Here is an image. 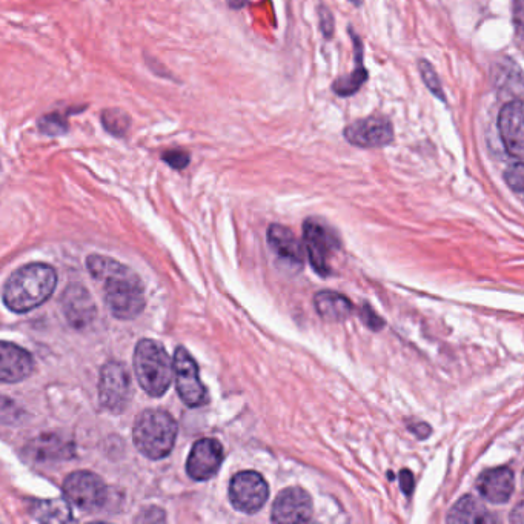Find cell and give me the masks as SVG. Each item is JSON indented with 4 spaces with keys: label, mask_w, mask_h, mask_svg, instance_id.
Returning a JSON list of instances; mask_svg holds the SVG:
<instances>
[{
    "label": "cell",
    "mask_w": 524,
    "mask_h": 524,
    "mask_svg": "<svg viewBox=\"0 0 524 524\" xmlns=\"http://www.w3.org/2000/svg\"><path fill=\"white\" fill-rule=\"evenodd\" d=\"M91 276L102 283L103 299L116 319L133 320L145 309V289L136 272L105 256H90Z\"/></svg>",
    "instance_id": "cell-1"
},
{
    "label": "cell",
    "mask_w": 524,
    "mask_h": 524,
    "mask_svg": "<svg viewBox=\"0 0 524 524\" xmlns=\"http://www.w3.org/2000/svg\"><path fill=\"white\" fill-rule=\"evenodd\" d=\"M57 286V274L47 263H31L11 274L4 286V303L17 314L44 305Z\"/></svg>",
    "instance_id": "cell-2"
},
{
    "label": "cell",
    "mask_w": 524,
    "mask_h": 524,
    "mask_svg": "<svg viewBox=\"0 0 524 524\" xmlns=\"http://www.w3.org/2000/svg\"><path fill=\"white\" fill-rule=\"evenodd\" d=\"M176 420L162 409H146L134 423L133 440L140 454L150 460L168 457L176 445Z\"/></svg>",
    "instance_id": "cell-3"
},
{
    "label": "cell",
    "mask_w": 524,
    "mask_h": 524,
    "mask_svg": "<svg viewBox=\"0 0 524 524\" xmlns=\"http://www.w3.org/2000/svg\"><path fill=\"white\" fill-rule=\"evenodd\" d=\"M134 372L140 388L151 397H162L174 379V360L156 340L143 339L134 349Z\"/></svg>",
    "instance_id": "cell-4"
},
{
    "label": "cell",
    "mask_w": 524,
    "mask_h": 524,
    "mask_svg": "<svg viewBox=\"0 0 524 524\" xmlns=\"http://www.w3.org/2000/svg\"><path fill=\"white\" fill-rule=\"evenodd\" d=\"M133 398V379L125 363L111 362L103 365L99 377V400L103 408L120 414L130 406Z\"/></svg>",
    "instance_id": "cell-5"
},
{
    "label": "cell",
    "mask_w": 524,
    "mask_h": 524,
    "mask_svg": "<svg viewBox=\"0 0 524 524\" xmlns=\"http://www.w3.org/2000/svg\"><path fill=\"white\" fill-rule=\"evenodd\" d=\"M64 495L74 508L93 514L105 505L108 489L99 475L90 471H76L65 480Z\"/></svg>",
    "instance_id": "cell-6"
},
{
    "label": "cell",
    "mask_w": 524,
    "mask_h": 524,
    "mask_svg": "<svg viewBox=\"0 0 524 524\" xmlns=\"http://www.w3.org/2000/svg\"><path fill=\"white\" fill-rule=\"evenodd\" d=\"M228 494L231 505L237 511L243 514H256L268 501V483L259 472H239L231 478Z\"/></svg>",
    "instance_id": "cell-7"
},
{
    "label": "cell",
    "mask_w": 524,
    "mask_h": 524,
    "mask_svg": "<svg viewBox=\"0 0 524 524\" xmlns=\"http://www.w3.org/2000/svg\"><path fill=\"white\" fill-rule=\"evenodd\" d=\"M174 380L177 394L188 408H199L208 403V392L200 382L199 366L182 346L174 352Z\"/></svg>",
    "instance_id": "cell-8"
},
{
    "label": "cell",
    "mask_w": 524,
    "mask_h": 524,
    "mask_svg": "<svg viewBox=\"0 0 524 524\" xmlns=\"http://www.w3.org/2000/svg\"><path fill=\"white\" fill-rule=\"evenodd\" d=\"M303 236H305L306 251H308L309 262L317 274L329 276V257L334 253L339 240L335 239L331 229L326 228L322 222L316 219L306 220L303 225Z\"/></svg>",
    "instance_id": "cell-9"
},
{
    "label": "cell",
    "mask_w": 524,
    "mask_h": 524,
    "mask_svg": "<svg viewBox=\"0 0 524 524\" xmlns=\"http://www.w3.org/2000/svg\"><path fill=\"white\" fill-rule=\"evenodd\" d=\"M314 514L311 495L302 488H288L280 492L272 505L274 523H308Z\"/></svg>",
    "instance_id": "cell-10"
},
{
    "label": "cell",
    "mask_w": 524,
    "mask_h": 524,
    "mask_svg": "<svg viewBox=\"0 0 524 524\" xmlns=\"http://www.w3.org/2000/svg\"><path fill=\"white\" fill-rule=\"evenodd\" d=\"M498 130L506 151L518 160H524V102L514 100L501 108Z\"/></svg>",
    "instance_id": "cell-11"
},
{
    "label": "cell",
    "mask_w": 524,
    "mask_h": 524,
    "mask_svg": "<svg viewBox=\"0 0 524 524\" xmlns=\"http://www.w3.org/2000/svg\"><path fill=\"white\" fill-rule=\"evenodd\" d=\"M222 461V445L214 438H202L191 449L186 461V472L193 480L206 481L219 472Z\"/></svg>",
    "instance_id": "cell-12"
},
{
    "label": "cell",
    "mask_w": 524,
    "mask_h": 524,
    "mask_svg": "<svg viewBox=\"0 0 524 524\" xmlns=\"http://www.w3.org/2000/svg\"><path fill=\"white\" fill-rule=\"evenodd\" d=\"M345 137L351 145L360 148H380L394 139L391 123L383 117H366L351 123L345 130Z\"/></svg>",
    "instance_id": "cell-13"
},
{
    "label": "cell",
    "mask_w": 524,
    "mask_h": 524,
    "mask_svg": "<svg viewBox=\"0 0 524 524\" xmlns=\"http://www.w3.org/2000/svg\"><path fill=\"white\" fill-rule=\"evenodd\" d=\"M62 311L73 328L83 329L96 317V305L90 292L82 285H70L62 296Z\"/></svg>",
    "instance_id": "cell-14"
},
{
    "label": "cell",
    "mask_w": 524,
    "mask_h": 524,
    "mask_svg": "<svg viewBox=\"0 0 524 524\" xmlns=\"http://www.w3.org/2000/svg\"><path fill=\"white\" fill-rule=\"evenodd\" d=\"M34 371V360L30 352L10 342L0 346V380L2 383H19Z\"/></svg>",
    "instance_id": "cell-15"
},
{
    "label": "cell",
    "mask_w": 524,
    "mask_h": 524,
    "mask_svg": "<svg viewBox=\"0 0 524 524\" xmlns=\"http://www.w3.org/2000/svg\"><path fill=\"white\" fill-rule=\"evenodd\" d=\"M478 492L491 503H506L514 492V474L508 468H495L481 475Z\"/></svg>",
    "instance_id": "cell-16"
},
{
    "label": "cell",
    "mask_w": 524,
    "mask_h": 524,
    "mask_svg": "<svg viewBox=\"0 0 524 524\" xmlns=\"http://www.w3.org/2000/svg\"><path fill=\"white\" fill-rule=\"evenodd\" d=\"M268 242L277 256L289 260L291 263L302 265L303 257H305V254H303V246L302 243L299 242V239L292 234L291 229L283 225L269 226Z\"/></svg>",
    "instance_id": "cell-17"
},
{
    "label": "cell",
    "mask_w": 524,
    "mask_h": 524,
    "mask_svg": "<svg viewBox=\"0 0 524 524\" xmlns=\"http://www.w3.org/2000/svg\"><path fill=\"white\" fill-rule=\"evenodd\" d=\"M314 306L319 316L326 322H343L352 312L351 300L339 292L320 291L314 297Z\"/></svg>",
    "instance_id": "cell-18"
},
{
    "label": "cell",
    "mask_w": 524,
    "mask_h": 524,
    "mask_svg": "<svg viewBox=\"0 0 524 524\" xmlns=\"http://www.w3.org/2000/svg\"><path fill=\"white\" fill-rule=\"evenodd\" d=\"M33 515L40 523H68L74 520L70 501L67 498L37 501L33 508Z\"/></svg>",
    "instance_id": "cell-19"
},
{
    "label": "cell",
    "mask_w": 524,
    "mask_h": 524,
    "mask_svg": "<svg viewBox=\"0 0 524 524\" xmlns=\"http://www.w3.org/2000/svg\"><path fill=\"white\" fill-rule=\"evenodd\" d=\"M494 520L488 509L469 495L461 498L448 515V521L451 523H489Z\"/></svg>",
    "instance_id": "cell-20"
},
{
    "label": "cell",
    "mask_w": 524,
    "mask_h": 524,
    "mask_svg": "<svg viewBox=\"0 0 524 524\" xmlns=\"http://www.w3.org/2000/svg\"><path fill=\"white\" fill-rule=\"evenodd\" d=\"M352 37H354L355 59H357L354 73L342 77V79L335 80L334 85H332L335 93L343 97L357 93L363 83L366 82V79H368V71L363 67L362 44H360L359 37L355 36V34H352Z\"/></svg>",
    "instance_id": "cell-21"
},
{
    "label": "cell",
    "mask_w": 524,
    "mask_h": 524,
    "mask_svg": "<svg viewBox=\"0 0 524 524\" xmlns=\"http://www.w3.org/2000/svg\"><path fill=\"white\" fill-rule=\"evenodd\" d=\"M28 452L36 460H54V458L70 457L73 446H71V443L65 442L64 438L47 435V437L36 438L28 448Z\"/></svg>",
    "instance_id": "cell-22"
},
{
    "label": "cell",
    "mask_w": 524,
    "mask_h": 524,
    "mask_svg": "<svg viewBox=\"0 0 524 524\" xmlns=\"http://www.w3.org/2000/svg\"><path fill=\"white\" fill-rule=\"evenodd\" d=\"M103 128L108 133L113 134L116 137H123L128 133L131 127V117L128 116L127 111L117 110H105L102 113Z\"/></svg>",
    "instance_id": "cell-23"
},
{
    "label": "cell",
    "mask_w": 524,
    "mask_h": 524,
    "mask_svg": "<svg viewBox=\"0 0 524 524\" xmlns=\"http://www.w3.org/2000/svg\"><path fill=\"white\" fill-rule=\"evenodd\" d=\"M37 127L47 136H60V134H65L68 131L67 120L60 114H48V116L40 117Z\"/></svg>",
    "instance_id": "cell-24"
},
{
    "label": "cell",
    "mask_w": 524,
    "mask_h": 524,
    "mask_svg": "<svg viewBox=\"0 0 524 524\" xmlns=\"http://www.w3.org/2000/svg\"><path fill=\"white\" fill-rule=\"evenodd\" d=\"M420 71H422L423 82L426 83V87H428L435 96L445 100L442 85H440V80H438L437 74H435L434 68L431 67V64L426 62V60H422V62H420Z\"/></svg>",
    "instance_id": "cell-25"
},
{
    "label": "cell",
    "mask_w": 524,
    "mask_h": 524,
    "mask_svg": "<svg viewBox=\"0 0 524 524\" xmlns=\"http://www.w3.org/2000/svg\"><path fill=\"white\" fill-rule=\"evenodd\" d=\"M505 180L509 188L515 193H524V163H514L505 173Z\"/></svg>",
    "instance_id": "cell-26"
},
{
    "label": "cell",
    "mask_w": 524,
    "mask_h": 524,
    "mask_svg": "<svg viewBox=\"0 0 524 524\" xmlns=\"http://www.w3.org/2000/svg\"><path fill=\"white\" fill-rule=\"evenodd\" d=\"M162 159L166 165H170L174 170H183V168L190 165L191 157L186 151L170 150L162 154Z\"/></svg>",
    "instance_id": "cell-27"
},
{
    "label": "cell",
    "mask_w": 524,
    "mask_h": 524,
    "mask_svg": "<svg viewBox=\"0 0 524 524\" xmlns=\"http://www.w3.org/2000/svg\"><path fill=\"white\" fill-rule=\"evenodd\" d=\"M137 523H160L165 521V512L163 509L150 506V508L143 509L139 517H136Z\"/></svg>",
    "instance_id": "cell-28"
},
{
    "label": "cell",
    "mask_w": 524,
    "mask_h": 524,
    "mask_svg": "<svg viewBox=\"0 0 524 524\" xmlns=\"http://www.w3.org/2000/svg\"><path fill=\"white\" fill-rule=\"evenodd\" d=\"M360 317H362L363 323L368 326L369 329H374V331H379L383 328V320L380 319L368 305L363 306L362 311H360Z\"/></svg>",
    "instance_id": "cell-29"
},
{
    "label": "cell",
    "mask_w": 524,
    "mask_h": 524,
    "mask_svg": "<svg viewBox=\"0 0 524 524\" xmlns=\"http://www.w3.org/2000/svg\"><path fill=\"white\" fill-rule=\"evenodd\" d=\"M320 27L326 37H331L334 33V17L326 7H320Z\"/></svg>",
    "instance_id": "cell-30"
},
{
    "label": "cell",
    "mask_w": 524,
    "mask_h": 524,
    "mask_svg": "<svg viewBox=\"0 0 524 524\" xmlns=\"http://www.w3.org/2000/svg\"><path fill=\"white\" fill-rule=\"evenodd\" d=\"M514 24L518 36L524 39V0H514Z\"/></svg>",
    "instance_id": "cell-31"
},
{
    "label": "cell",
    "mask_w": 524,
    "mask_h": 524,
    "mask_svg": "<svg viewBox=\"0 0 524 524\" xmlns=\"http://www.w3.org/2000/svg\"><path fill=\"white\" fill-rule=\"evenodd\" d=\"M400 486H402L406 495L412 494V491H414V475L408 469H403L400 472Z\"/></svg>",
    "instance_id": "cell-32"
},
{
    "label": "cell",
    "mask_w": 524,
    "mask_h": 524,
    "mask_svg": "<svg viewBox=\"0 0 524 524\" xmlns=\"http://www.w3.org/2000/svg\"><path fill=\"white\" fill-rule=\"evenodd\" d=\"M409 431L414 432L418 438H426L431 434V428L426 423H411Z\"/></svg>",
    "instance_id": "cell-33"
},
{
    "label": "cell",
    "mask_w": 524,
    "mask_h": 524,
    "mask_svg": "<svg viewBox=\"0 0 524 524\" xmlns=\"http://www.w3.org/2000/svg\"><path fill=\"white\" fill-rule=\"evenodd\" d=\"M511 521L512 523H524V503H521V505H518L517 508L514 509L511 515Z\"/></svg>",
    "instance_id": "cell-34"
},
{
    "label": "cell",
    "mask_w": 524,
    "mask_h": 524,
    "mask_svg": "<svg viewBox=\"0 0 524 524\" xmlns=\"http://www.w3.org/2000/svg\"><path fill=\"white\" fill-rule=\"evenodd\" d=\"M349 2H352V4H354V5L362 4V0H349Z\"/></svg>",
    "instance_id": "cell-35"
}]
</instances>
